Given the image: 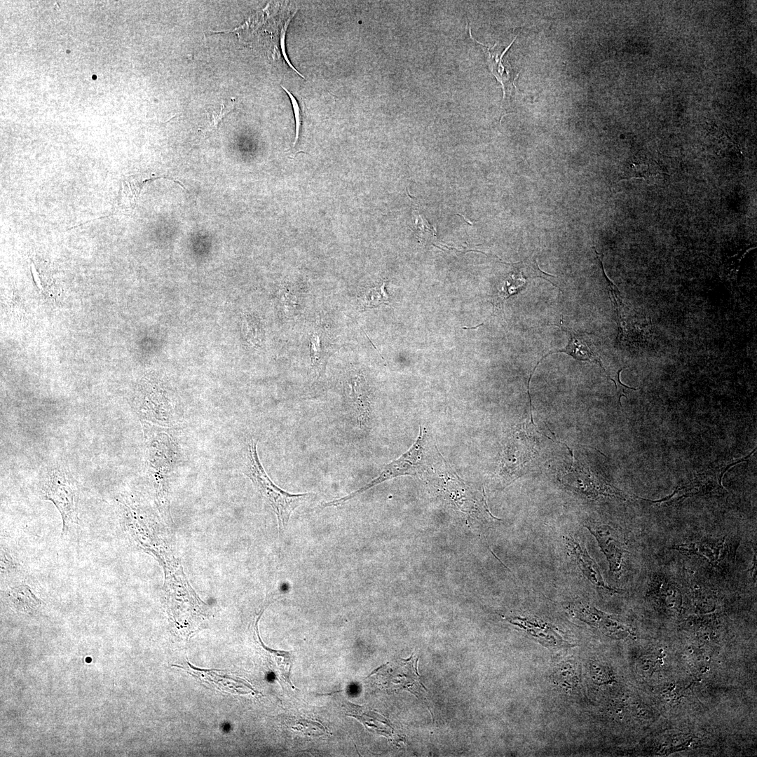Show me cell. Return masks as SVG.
Wrapping results in <instances>:
<instances>
[{
    "instance_id": "e0dca14e",
    "label": "cell",
    "mask_w": 757,
    "mask_h": 757,
    "mask_svg": "<svg viewBox=\"0 0 757 757\" xmlns=\"http://www.w3.org/2000/svg\"><path fill=\"white\" fill-rule=\"evenodd\" d=\"M622 369H623V368H622V369H620V370H618V372H617V374H616V375H615V376H614V377H613V378H612V377H609V378H610V379H611V380H612V381H613L614 382L615 385V388H616V392H617V395H618V402H619V404H620V407H622V405H621V404H620V397H621V396H625V397H627V395H626V393H625L627 392V391H626V390H637L636 388H632V387H629V386H627L624 385V384H623V383H622V382L620 381V372H621V371H622Z\"/></svg>"
},
{
    "instance_id": "8992f818",
    "label": "cell",
    "mask_w": 757,
    "mask_h": 757,
    "mask_svg": "<svg viewBox=\"0 0 757 757\" xmlns=\"http://www.w3.org/2000/svg\"><path fill=\"white\" fill-rule=\"evenodd\" d=\"M721 477H699L688 483L678 487L673 493L662 500L653 503L671 502L682 498L694 495H704L711 493H720L723 491Z\"/></svg>"
},
{
    "instance_id": "ba28073f",
    "label": "cell",
    "mask_w": 757,
    "mask_h": 757,
    "mask_svg": "<svg viewBox=\"0 0 757 757\" xmlns=\"http://www.w3.org/2000/svg\"><path fill=\"white\" fill-rule=\"evenodd\" d=\"M469 32L470 38L476 43L482 46V47H483V50L487 55V62L494 76L501 83L503 90L504 98L506 93V88L511 85L515 87V85L514 83V81L512 80L510 71L506 69L505 66L503 64V57L507 50L512 45L516 38H514L512 43L507 47H506V48L502 53H500L498 49L496 48V44H495L493 47H489L476 41L471 34V28L470 26Z\"/></svg>"
},
{
    "instance_id": "5b68a950",
    "label": "cell",
    "mask_w": 757,
    "mask_h": 757,
    "mask_svg": "<svg viewBox=\"0 0 757 757\" xmlns=\"http://www.w3.org/2000/svg\"><path fill=\"white\" fill-rule=\"evenodd\" d=\"M673 548L686 555L704 558L714 565H720L728 560L731 552L725 538L701 539L676 545Z\"/></svg>"
},
{
    "instance_id": "9c48e42d",
    "label": "cell",
    "mask_w": 757,
    "mask_h": 757,
    "mask_svg": "<svg viewBox=\"0 0 757 757\" xmlns=\"http://www.w3.org/2000/svg\"><path fill=\"white\" fill-rule=\"evenodd\" d=\"M570 340L567 346L557 352L565 353L573 358L580 361H594L603 367L600 358L594 350L590 339L585 334H580L574 331L568 330ZM603 370L605 369L603 367Z\"/></svg>"
},
{
    "instance_id": "2e32d148",
    "label": "cell",
    "mask_w": 757,
    "mask_h": 757,
    "mask_svg": "<svg viewBox=\"0 0 757 757\" xmlns=\"http://www.w3.org/2000/svg\"><path fill=\"white\" fill-rule=\"evenodd\" d=\"M234 103L230 107H226L224 104H221L220 111L219 114L212 112L211 114H208L210 124L209 130L217 129L219 123L223 118L233 109Z\"/></svg>"
},
{
    "instance_id": "7c38bea8",
    "label": "cell",
    "mask_w": 757,
    "mask_h": 757,
    "mask_svg": "<svg viewBox=\"0 0 757 757\" xmlns=\"http://www.w3.org/2000/svg\"><path fill=\"white\" fill-rule=\"evenodd\" d=\"M554 678L556 684L561 688L570 689L580 683V674L578 668L570 662L561 663L554 671Z\"/></svg>"
},
{
    "instance_id": "8fae6325",
    "label": "cell",
    "mask_w": 757,
    "mask_h": 757,
    "mask_svg": "<svg viewBox=\"0 0 757 757\" xmlns=\"http://www.w3.org/2000/svg\"><path fill=\"white\" fill-rule=\"evenodd\" d=\"M8 599L18 611L31 613L35 611L42 603L25 585H20L8 589Z\"/></svg>"
},
{
    "instance_id": "3957f363",
    "label": "cell",
    "mask_w": 757,
    "mask_h": 757,
    "mask_svg": "<svg viewBox=\"0 0 757 757\" xmlns=\"http://www.w3.org/2000/svg\"><path fill=\"white\" fill-rule=\"evenodd\" d=\"M426 437V434L423 432L422 428L420 427L418 436L411 447L400 458L387 464L376 477L359 489L340 498L325 503L322 506L325 507L341 505L385 481L399 476H414L420 473L423 470L424 466L423 458Z\"/></svg>"
},
{
    "instance_id": "9a60e30c",
    "label": "cell",
    "mask_w": 757,
    "mask_h": 757,
    "mask_svg": "<svg viewBox=\"0 0 757 757\" xmlns=\"http://www.w3.org/2000/svg\"><path fill=\"white\" fill-rule=\"evenodd\" d=\"M282 86V88L288 95V96L289 97V100H290V101L292 102V107H293V111H294V118H295V123H296V124H295V127H296V129H295V139H294L293 146H295L297 142H298V140H299L300 130H301V123H302V111H301V109L300 108V106H299V104L298 101L294 97V95L287 88H285L283 86Z\"/></svg>"
},
{
    "instance_id": "4fadbf2b",
    "label": "cell",
    "mask_w": 757,
    "mask_h": 757,
    "mask_svg": "<svg viewBox=\"0 0 757 757\" xmlns=\"http://www.w3.org/2000/svg\"><path fill=\"white\" fill-rule=\"evenodd\" d=\"M627 172L629 178H647L660 172L657 165L654 163L632 164Z\"/></svg>"
},
{
    "instance_id": "52a82bcc",
    "label": "cell",
    "mask_w": 757,
    "mask_h": 757,
    "mask_svg": "<svg viewBox=\"0 0 757 757\" xmlns=\"http://www.w3.org/2000/svg\"><path fill=\"white\" fill-rule=\"evenodd\" d=\"M567 543H568L580 568L592 583L608 591L620 592L619 589L610 587L604 582L596 564L578 542L574 539L568 538Z\"/></svg>"
},
{
    "instance_id": "6da1fadb",
    "label": "cell",
    "mask_w": 757,
    "mask_h": 757,
    "mask_svg": "<svg viewBox=\"0 0 757 757\" xmlns=\"http://www.w3.org/2000/svg\"><path fill=\"white\" fill-rule=\"evenodd\" d=\"M244 472L273 509L280 531L287 526L292 512L312 495L308 493H290L275 485L261 463L257 442L253 439L249 442L246 448Z\"/></svg>"
},
{
    "instance_id": "5bb4252c",
    "label": "cell",
    "mask_w": 757,
    "mask_h": 757,
    "mask_svg": "<svg viewBox=\"0 0 757 757\" xmlns=\"http://www.w3.org/2000/svg\"><path fill=\"white\" fill-rule=\"evenodd\" d=\"M142 182L139 183L137 179H135L134 178L123 183V184L125 185V187L123 189L121 197L126 198V201L129 205H133L137 200L142 187Z\"/></svg>"
},
{
    "instance_id": "7a4b0ae2",
    "label": "cell",
    "mask_w": 757,
    "mask_h": 757,
    "mask_svg": "<svg viewBox=\"0 0 757 757\" xmlns=\"http://www.w3.org/2000/svg\"><path fill=\"white\" fill-rule=\"evenodd\" d=\"M41 489L43 497L56 506L63 522L62 533L77 519L78 489L70 473L60 465H53L44 471Z\"/></svg>"
},
{
    "instance_id": "277c9868",
    "label": "cell",
    "mask_w": 757,
    "mask_h": 757,
    "mask_svg": "<svg viewBox=\"0 0 757 757\" xmlns=\"http://www.w3.org/2000/svg\"><path fill=\"white\" fill-rule=\"evenodd\" d=\"M587 528L596 538L602 552L606 555L611 572L618 574L622 568L624 557L627 552L623 536L618 530L607 525L591 524L587 526Z\"/></svg>"
},
{
    "instance_id": "30bf717a",
    "label": "cell",
    "mask_w": 757,
    "mask_h": 757,
    "mask_svg": "<svg viewBox=\"0 0 757 757\" xmlns=\"http://www.w3.org/2000/svg\"><path fill=\"white\" fill-rule=\"evenodd\" d=\"M580 608L581 619H583L586 622L601 628L603 632L608 635L623 636L630 633L629 629L622 624L594 608L583 606Z\"/></svg>"
}]
</instances>
